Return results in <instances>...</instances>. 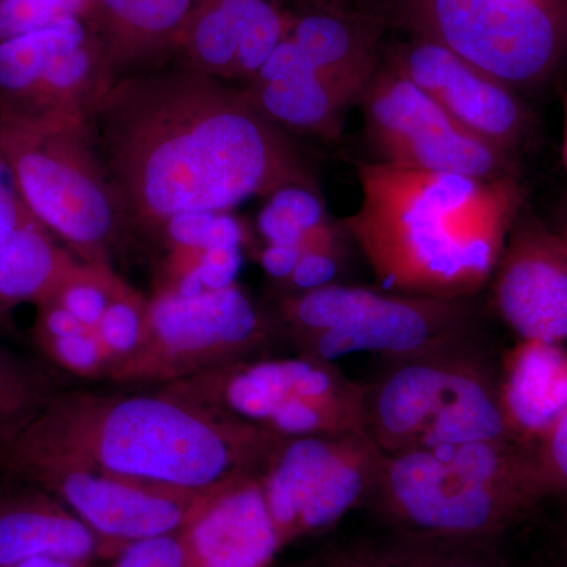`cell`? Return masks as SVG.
Instances as JSON below:
<instances>
[{
    "mask_svg": "<svg viewBox=\"0 0 567 567\" xmlns=\"http://www.w3.org/2000/svg\"><path fill=\"white\" fill-rule=\"evenodd\" d=\"M92 130L130 224L148 234L286 186L317 188L286 130L244 89L197 70L114 82Z\"/></svg>",
    "mask_w": 567,
    "mask_h": 567,
    "instance_id": "6da1fadb",
    "label": "cell"
},
{
    "mask_svg": "<svg viewBox=\"0 0 567 567\" xmlns=\"http://www.w3.org/2000/svg\"><path fill=\"white\" fill-rule=\"evenodd\" d=\"M279 435L162 390L61 391L0 458V476L74 465L204 494L260 475Z\"/></svg>",
    "mask_w": 567,
    "mask_h": 567,
    "instance_id": "7a4b0ae2",
    "label": "cell"
},
{
    "mask_svg": "<svg viewBox=\"0 0 567 567\" xmlns=\"http://www.w3.org/2000/svg\"><path fill=\"white\" fill-rule=\"evenodd\" d=\"M361 204L342 221L380 289L476 297L494 278L522 205L517 177L480 181L383 163L357 166Z\"/></svg>",
    "mask_w": 567,
    "mask_h": 567,
    "instance_id": "3957f363",
    "label": "cell"
},
{
    "mask_svg": "<svg viewBox=\"0 0 567 567\" xmlns=\"http://www.w3.org/2000/svg\"><path fill=\"white\" fill-rule=\"evenodd\" d=\"M547 498L536 450L484 440L385 454L361 507L395 532L503 537Z\"/></svg>",
    "mask_w": 567,
    "mask_h": 567,
    "instance_id": "277c9868",
    "label": "cell"
},
{
    "mask_svg": "<svg viewBox=\"0 0 567 567\" xmlns=\"http://www.w3.org/2000/svg\"><path fill=\"white\" fill-rule=\"evenodd\" d=\"M382 361L365 383V431L385 454L511 440L499 406V361L483 331Z\"/></svg>",
    "mask_w": 567,
    "mask_h": 567,
    "instance_id": "5b68a950",
    "label": "cell"
},
{
    "mask_svg": "<svg viewBox=\"0 0 567 567\" xmlns=\"http://www.w3.org/2000/svg\"><path fill=\"white\" fill-rule=\"evenodd\" d=\"M92 123L70 115H0V153L37 218L81 262L111 264L132 226Z\"/></svg>",
    "mask_w": 567,
    "mask_h": 567,
    "instance_id": "8992f818",
    "label": "cell"
},
{
    "mask_svg": "<svg viewBox=\"0 0 567 567\" xmlns=\"http://www.w3.org/2000/svg\"><path fill=\"white\" fill-rule=\"evenodd\" d=\"M276 319L298 353L330 363L352 353L410 357L483 331L475 297H423L341 284L287 293Z\"/></svg>",
    "mask_w": 567,
    "mask_h": 567,
    "instance_id": "52a82bcc",
    "label": "cell"
},
{
    "mask_svg": "<svg viewBox=\"0 0 567 567\" xmlns=\"http://www.w3.org/2000/svg\"><path fill=\"white\" fill-rule=\"evenodd\" d=\"M156 390L221 410L284 439L368 434L363 383L330 361L305 354L224 364Z\"/></svg>",
    "mask_w": 567,
    "mask_h": 567,
    "instance_id": "ba28073f",
    "label": "cell"
},
{
    "mask_svg": "<svg viewBox=\"0 0 567 567\" xmlns=\"http://www.w3.org/2000/svg\"><path fill=\"white\" fill-rule=\"evenodd\" d=\"M279 339L276 316L262 311L238 284L194 297L159 287L148 300L141 346L111 364L104 379L122 386L158 388L264 358Z\"/></svg>",
    "mask_w": 567,
    "mask_h": 567,
    "instance_id": "9c48e42d",
    "label": "cell"
},
{
    "mask_svg": "<svg viewBox=\"0 0 567 567\" xmlns=\"http://www.w3.org/2000/svg\"><path fill=\"white\" fill-rule=\"evenodd\" d=\"M416 39L440 44L513 91H533L567 59V0H394Z\"/></svg>",
    "mask_w": 567,
    "mask_h": 567,
    "instance_id": "30bf717a",
    "label": "cell"
},
{
    "mask_svg": "<svg viewBox=\"0 0 567 567\" xmlns=\"http://www.w3.org/2000/svg\"><path fill=\"white\" fill-rule=\"evenodd\" d=\"M383 453L368 434L278 440L259 480L281 547L333 528L363 506Z\"/></svg>",
    "mask_w": 567,
    "mask_h": 567,
    "instance_id": "8fae6325",
    "label": "cell"
},
{
    "mask_svg": "<svg viewBox=\"0 0 567 567\" xmlns=\"http://www.w3.org/2000/svg\"><path fill=\"white\" fill-rule=\"evenodd\" d=\"M360 103L365 130L380 155L377 163L480 181L517 177L513 153L466 130L388 63L377 69Z\"/></svg>",
    "mask_w": 567,
    "mask_h": 567,
    "instance_id": "7c38bea8",
    "label": "cell"
},
{
    "mask_svg": "<svg viewBox=\"0 0 567 567\" xmlns=\"http://www.w3.org/2000/svg\"><path fill=\"white\" fill-rule=\"evenodd\" d=\"M51 492L117 555L126 544L181 532L194 503L189 494L74 465H40L6 476Z\"/></svg>",
    "mask_w": 567,
    "mask_h": 567,
    "instance_id": "4fadbf2b",
    "label": "cell"
},
{
    "mask_svg": "<svg viewBox=\"0 0 567 567\" xmlns=\"http://www.w3.org/2000/svg\"><path fill=\"white\" fill-rule=\"evenodd\" d=\"M494 306L525 341H567V235L522 216L494 274Z\"/></svg>",
    "mask_w": 567,
    "mask_h": 567,
    "instance_id": "5bb4252c",
    "label": "cell"
},
{
    "mask_svg": "<svg viewBox=\"0 0 567 567\" xmlns=\"http://www.w3.org/2000/svg\"><path fill=\"white\" fill-rule=\"evenodd\" d=\"M388 65L481 140L513 155L527 141L532 118L517 92L446 48L416 39L395 52Z\"/></svg>",
    "mask_w": 567,
    "mask_h": 567,
    "instance_id": "9a60e30c",
    "label": "cell"
},
{
    "mask_svg": "<svg viewBox=\"0 0 567 567\" xmlns=\"http://www.w3.org/2000/svg\"><path fill=\"white\" fill-rule=\"evenodd\" d=\"M178 535L192 567H270L282 548L259 475L204 492Z\"/></svg>",
    "mask_w": 567,
    "mask_h": 567,
    "instance_id": "2e32d148",
    "label": "cell"
},
{
    "mask_svg": "<svg viewBox=\"0 0 567 567\" xmlns=\"http://www.w3.org/2000/svg\"><path fill=\"white\" fill-rule=\"evenodd\" d=\"M115 557L58 496L37 484L0 476V567L51 557L89 563Z\"/></svg>",
    "mask_w": 567,
    "mask_h": 567,
    "instance_id": "e0dca14e",
    "label": "cell"
},
{
    "mask_svg": "<svg viewBox=\"0 0 567 567\" xmlns=\"http://www.w3.org/2000/svg\"><path fill=\"white\" fill-rule=\"evenodd\" d=\"M78 264L37 218L0 153V300L43 303Z\"/></svg>",
    "mask_w": 567,
    "mask_h": 567,
    "instance_id": "ac0fdd59",
    "label": "cell"
},
{
    "mask_svg": "<svg viewBox=\"0 0 567 567\" xmlns=\"http://www.w3.org/2000/svg\"><path fill=\"white\" fill-rule=\"evenodd\" d=\"M499 406L507 435L537 451L567 413V347L525 341L499 358Z\"/></svg>",
    "mask_w": 567,
    "mask_h": 567,
    "instance_id": "d6986e66",
    "label": "cell"
},
{
    "mask_svg": "<svg viewBox=\"0 0 567 567\" xmlns=\"http://www.w3.org/2000/svg\"><path fill=\"white\" fill-rule=\"evenodd\" d=\"M244 91L281 128L324 137L341 134L346 111L353 104L317 73L290 35Z\"/></svg>",
    "mask_w": 567,
    "mask_h": 567,
    "instance_id": "ffe728a7",
    "label": "cell"
},
{
    "mask_svg": "<svg viewBox=\"0 0 567 567\" xmlns=\"http://www.w3.org/2000/svg\"><path fill=\"white\" fill-rule=\"evenodd\" d=\"M290 39L334 91L360 102L379 69L375 22L341 10H315L295 22Z\"/></svg>",
    "mask_w": 567,
    "mask_h": 567,
    "instance_id": "44dd1931",
    "label": "cell"
},
{
    "mask_svg": "<svg viewBox=\"0 0 567 567\" xmlns=\"http://www.w3.org/2000/svg\"><path fill=\"white\" fill-rule=\"evenodd\" d=\"M499 540L386 529L350 547L361 567H511Z\"/></svg>",
    "mask_w": 567,
    "mask_h": 567,
    "instance_id": "7402d4cb",
    "label": "cell"
},
{
    "mask_svg": "<svg viewBox=\"0 0 567 567\" xmlns=\"http://www.w3.org/2000/svg\"><path fill=\"white\" fill-rule=\"evenodd\" d=\"M66 388L50 364L0 344V458Z\"/></svg>",
    "mask_w": 567,
    "mask_h": 567,
    "instance_id": "603a6c76",
    "label": "cell"
},
{
    "mask_svg": "<svg viewBox=\"0 0 567 567\" xmlns=\"http://www.w3.org/2000/svg\"><path fill=\"white\" fill-rule=\"evenodd\" d=\"M114 35L115 55L128 61L164 43L192 20L194 0H87Z\"/></svg>",
    "mask_w": 567,
    "mask_h": 567,
    "instance_id": "cb8c5ba5",
    "label": "cell"
},
{
    "mask_svg": "<svg viewBox=\"0 0 567 567\" xmlns=\"http://www.w3.org/2000/svg\"><path fill=\"white\" fill-rule=\"evenodd\" d=\"M259 215V230L267 244L322 248L344 240L328 218L319 189L292 185L271 194Z\"/></svg>",
    "mask_w": 567,
    "mask_h": 567,
    "instance_id": "d4e9b609",
    "label": "cell"
},
{
    "mask_svg": "<svg viewBox=\"0 0 567 567\" xmlns=\"http://www.w3.org/2000/svg\"><path fill=\"white\" fill-rule=\"evenodd\" d=\"M251 2H213L205 7L189 33L194 70L210 76L235 78L241 21Z\"/></svg>",
    "mask_w": 567,
    "mask_h": 567,
    "instance_id": "484cf974",
    "label": "cell"
},
{
    "mask_svg": "<svg viewBox=\"0 0 567 567\" xmlns=\"http://www.w3.org/2000/svg\"><path fill=\"white\" fill-rule=\"evenodd\" d=\"M122 282L111 264L80 262L50 300L69 309L89 330L95 331Z\"/></svg>",
    "mask_w": 567,
    "mask_h": 567,
    "instance_id": "4316f807",
    "label": "cell"
},
{
    "mask_svg": "<svg viewBox=\"0 0 567 567\" xmlns=\"http://www.w3.org/2000/svg\"><path fill=\"white\" fill-rule=\"evenodd\" d=\"M147 305L148 300L125 281L112 297L95 330L111 354V364L125 360L141 346L147 320Z\"/></svg>",
    "mask_w": 567,
    "mask_h": 567,
    "instance_id": "83f0119b",
    "label": "cell"
},
{
    "mask_svg": "<svg viewBox=\"0 0 567 567\" xmlns=\"http://www.w3.org/2000/svg\"><path fill=\"white\" fill-rule=\"evenodd\" d=\"M286 24L267 0H252L241 21L235 78L248 82L286 39Z\"/></svg>",
    "mask_w": 567,
    "mask_h": 567,
    "instance_id": "f1b7e54d",
    "label": "cell"
},
{
    "mask_svg": "<svg viewBox=\"0 0 567 567\" xmlns=\"http://www.w3.org/2000/svg\"><path fill=\"white\" fill-rule=\"evenodd\" d=\"M87 0H0V41L80 18Z\"/></svg>",
    "mask_w": 567,
    "mask_h": 567,
    "instance_id": "f546056e",
    "label": "cell"
},
{
    "mask_svg": "<svg viewBox=\"0 0 567 567\" xmlns=\"http://www.w3.org/2000/svg\"><path fill=\"white\" fill-rule=\"evenodd\" d=\"M37 346L50 358L51 363L82 379H95V377L104 379L111 364V354L107 353L106 347L100 341L95 331L71 336V338L39 341Z\"/></svg>",
    "mask_w": 567,
    "mask_h": 567,
    "instance_id": "4dcf8cb0",
    "label": "cell"
},
{
    "mask_svg": "<svg viewBox=\"0 0 567 567\" xmlns=\"http://www.w3.org/2000/svg\"><path fill=\"white\" fill-rule=\"evenodd\" d=\"M344 256V240L322 246V248L309 249L301 256L292 275L284 284L290 287L292 290L290 293L309 292V290L331 286L341 274Z\"/></svg>",
    "mask_w": 567,
    "mask_h": 567,
    "instance_id": "1f68e13d",
    "label": "cell"
},
{
    "mask_svg": "<svg viewBox=\"0 0 567 567\" xmlns=\"http://www.w3.org/2000/svg\"><path fill=\"white\" fill-rule=\"evenodd\" d=\"M537 461L548 495L567 509V413L537 446Z\"/></svg>",
    "mask_w": 567,
    "mask_h": 567,
    "instance_id": "d6a6232c",
    "label": "cell"
},
{
    "mask_svg": "<svg viewBox=\"0 0 567 567\" xmlns=\"http://www.w3.org/2000/svg\"><path fill=\"white\" fill-rule=\"evenodd\" d=\"M241 268V248L204 249L196 271L205 290H221L234 286Z\"/></svg>",
    "mask_w": 567,
    "mask_h": 567,
    "instance_id": "836d02e7",
    "label": "cell"
},
{
    "mask_svg": "<svg viewBox=\"0 0 567 567\" xmlns=\"http://www.w3.org/2000/svg\"><path fill=\"white\" fill-rule=\"evenodd\" d=\"M215 215L216 213H189L175 216L163 227V237L173 249L204 251Z\"/></svg>",
    "mask_w": 567,
    "mask_h": 567,
    "instance_id": "e575fe53",
    "label": "cell"
},
{
    "mask_svg": "<svg viewBox=\"0 0 567 567\" xmlns=\"http://www.w3.org/2000/svg\"><path fill=\"white\" fill-rule=\"evenodd\" d=\"M39 306V316L35 322V342L50 341V339L71 338L87 333V327L76 319L69 309L55 303V301H43Z\"/></svg>",
    "mask_w": 567,
    "mask_h": 567,
    "instance_id": "d590c367",
    "label": "cell"
},
{
    "mask_svg": "<svg viewBox=\"0 0 567 567\" xmlns=\"http://www.w3.org/2000/svg\"><path fill=\"white\" fill-rule=\"evenodd\" d=\"M305 252L303 246L267 244L260 249L257 260L270 278L286 282Z\"/></svg>",
    "mask_w": 567,
    "mask_h": 567,
    "instance_id": "8d00e7d4",
    "label": "cell"
},
{
    "mask_svg": "<svg viewBox=\"0 0 567 567\" xmlns=\"http://www.w3.org/2000/svg\"><path fill=\"white\" fill-rule=\"evenodd\" d=\"M245 241L244 226L230 213H216L208 233L207 246L210 248H241Z\"/></svg>",
    "mask_w": 567,
    "mask_h": 567,
    "instance_id": "74e56055",
    "label": "cell"
},
{
    "mask_svg": "<svg viewBox=\"0 0 567 567\" xmlns=\"http://www.w3.org/2000/svg\"><path fill=\"white\" fill-rule=\"evenodd\" d=\"M300 567H361V565L349 544V546L323 548L316 557L308 559Z\"/></svg>",
    "mask_w": 567,
    "mask_h": 567,
    "instance_id": "f35d334b",
    "label": "cell"
},
{
    "mask_svg": "<svg viewBox=\"0 0 567 567\" xmlns=\"http://www.w3.org/2000/svg\"><path fill=\"white\" fill-rule=\"evenodd\" d=\"M89 563L69 561V559L39 557L25 559L20 565L13 567H82Z\"/></svg>",
    "mask_w": 567,
    "mask_h": 567,
    "instance_id": "ab89813d",
    "label": "cell"
},
{
    "mask_svg": "<svg viewBox=\"0 0 567 567\" xmlns=\"http://www.w3.org/2000/svg\"><path fill=\"white\" fill-rule=\"evenodd\" d=\"M559 567H567V509L565 527H563L561 543H559Z\"/></svg>",
    "mask_w": 567,
    "mask_h": 567,
    "instance_id": "60d3db41",
    "label": "cell"
},
{
    "mask_svg": "<svg viewBox=\"0 0 567 567\" xmlns=\"http://www.w3.org/2000/svg\"><path fill=\"white\" fill-rule=\"evenodd\" d=\"M9 306L3 303L2 300H0V327H2L3 323L7 322V317H9Z\"/></svg>",
    "mask_w": 567,
    "mask_h": 567,
    "instance_id": "b9f144b4",
    "label": "cell"
},
{
    "mask_svg": "<svg viewBox=\"0 0 567 567\" xmlns=\"http://www.w3.org/2000/svg\"><path fill=\"white\" fill-rule=\"evenodd\" d=\"M563 159L567 169V110H566V125H565V142H563Z\"/></svg>",
    "mask_w": 567,
    "mask_h": 567,
    "instance_id": "7bdbcfd3",
    "label": "cell"
},
{
    "mask_svg": "<svg viewBox=\"0 0 567 567\" xmlns=\"http://www.w3.org/2000/svg\"><path fill=\"white\" fill-rule=\"evenodd\" d=\"M215 2L248 3L251 0H215Z\"/></svg>",
    "mask_w": 567,
    "mask_h": 567,
    "instance_id": "ee69618b",
    "label": "cell"
},
{
    "mask_svg": "<svg viewBox=\"0 0 567 567\" xmlns=\"http://www.w3.org/2000/svg\"><path fill=\"white\" fill-rule=\"evenodd\" d=\"M82 567H89V565H84V566H82Z\"/></svg>",
    "mask_w": 567,
    "mask_h": 567,
    "instance_id": "f6af8a7d",
    "label": "cell"
},
{
    "mask_svg": "<svg viewBox=\"0 0 567 567\" xmlns=\"http://www.w3.org/2000/svg\"><path fill=\"white\" fill-rule=\"evenodd\" d=\"M565 234L567 235V230H566V233H565Z\"/></svg>",
    "mask_w": 567,
    "mask_h": 567,
    "instance_id": "bcb514c9",
    "label": "cell"
}]
</instances>
